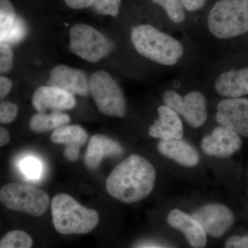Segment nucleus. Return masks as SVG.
<instances>
[{
  "mask_svg": "<svg viewBox=\"0 0 248 248\" xmlns=\"http://www.w3.org/2000/svg\"><path fill=\"white\" fill-rule=\"evenodd\" d=\"M90 91L98 110L109 117L122 118L126 113V103L120 86L109 73L95 72L89 81Z\"/></svg>",
  "mask_w": 248,
  "mask_h": 248,
  "instance_id": "nucleus-6",
  "label": "nucleus"
},
{
  "mask_svg": "<svg viewBox=\"0 0 248 248\" xmlns=\"http://www.w3.org/2000/svg\"><path fill=\"white\" fill-rule=\"evenodd\" d=\"M163 101L165 105L182 116L192 128H200L208 117L206 100L198 91H192L182 96L175 91H168L163 95Z\"/></svg>",
  "mask_w": 248,
  "mask_h": 248,
  "instance_id": "nucleus-8",
  "label": "nucleus"
},
{
  "mask_svg": "<svg viewBox=\"0 0 248 248\" xmlns=\"http://www.w3.org/2000/svg\"><path fill=\"white\" fill-rule=\"evenodd\" d=\"M27 26L24 19L17 16L14 25L1 42H5L11 46L17 45L24 40L27 37Z\"/></svg>",
  "mask_w": 248,
  "mask_h": 248,
  "instance_id": "nucleus-24",
  "label": "nucleus"
},
{
  "mask_svg": "<svg viewBox=\"0 0 248 248\" xmlns=\"http://www.w3.org/2000/svg\"><path fill=\"white\" fill-rule=\"evenodd\" d=\"M167 221L173 228L184 233L192 247L202 248L206 246V232L200 222L193 217L179 209H174L168 215Z\"/></svg>",
  "mask_w": 248,
  "mask_h": 248,
  "instance_id": "nucleus-14",
  "label": "nucleus"
},
{
  "mask_svg": "<svg viewBox=\"0 0 248 248\" xmlns=\"http://www.w3.org/2000/svg\"><path fill=\"white\" fill-rule=\"evenodd\" d=\"M32 246L30 235L22 231L10 232L0 241L1 248H30Z\"/></svg>",
  "mask_w": 248,
  "mask_h": 248,
  "instance_id": "nucleus-22",
  "label": "nucleus"
},
{
  "mask_svg": "<svg viewBox=\"0 0 248 248\" xmlns=\"http://www.w3.org/2000/svg\"><path fill=\"white\" fill-rule=\"evenodd\" d=\"M135 247L137 248H168V246H165L164 245L157 244L154 242H143L140 243L137 245Z\"/></svg>",
  "mask_w": 248,
  "mask_h": 248,
  "instance_id": "nucleus-34",
  "label": "nucleus"
},
{
  "mask_svg": "<svg viewBox=\"0 0 248 248\" xmlns=\"http://www.w3.org/2000/svg\"><path fill=\"white\" fill-rule=\"evenodd\" d=\"M161 155L174 160L184 167L197 166L200 161V155L187 141L180 140H161L157 146Z\"/></svg>",
  "mask_w": 248,
  "mask_h": 248,
  "instance_id": "nucleus-19",
  "label": "nucleus"
},
{
  "mask_svg": "<svg viewBox=\"0 0 248 248\" xmlns=\"http://www.w3.org/2000/svg\"><path fill=\"white\" fill-rule=\"evenodd\" d=\"M18 107L16 104L9 102H3L0 104V122L9 124L17 117Z\"/></svg>",
  "mask_w": 248,
  "mask_h": 248,
  "instance_id": "nucleus-28",
  "label": "nucleus"
},
{
  "mask_svg": "<svg viewBox=\"0 0 248 248\" xmlns=\"http://www.w3.org/2000/svg\"><path fill=\"white\" fill-rule=\"evenodd\" d=\"M16 16L14 6L9 0H0V40H4L14 25Z\"/></svg>",
  "mask_w": 248,
  "mask_h": 248,
  "instance_id": "nucleus-21",
  "label": "nucleus"
},
{
  "mask_svg": "<svg viewBox=\"0 0 248 248\" xmlns=\"http://www.w3.org/2000/svg\"><path fill=\"white\" fill-rule=\"evenodd\" d=\"M217 122L222 126L248 137V99L228 98L218 103Z\"/></svg>",
  "mask_w": 248,
  "mask_h": 248,
  "instance_id": "nucleus-9",
  "label": "nucleus"
},
{
  "mask_svg": "<svg viewBox=\"0 0 248 248\" xmlns=\"http://www.w3.org/2000/svg\"><path fill=\"white\" fill-rule=\"evenodd\" d=\"M50 140L54 143L64 145L65 157L76 161L79 159L80 148L87 141L88 134L79 125H65L53 130Z\"/></svg>",
  "mask_w": 248,
  "mask_h": 248,
  "instance_id": "nucleus-16",
  "label": "nucleus"
},
{
  "mask_svg": "<svg viewBox=\"0 0 248 248\" xmlns=\"http://www.w3.org/2000/svg\"><path fill=\"white\" fill-rule=\"evenodd\" d=\"M72 53L89 62H97L110 53L108 41L97 29L85 24H77L69 32Z\"/></svg>",
  "mask_w": 248,
  "mask_h": 248,
  "instance_id": "nucleus-7",
  "label": "nucleus"
},
{
  "mask_svg": "<svg viewBox=\"0 0 248 248\" xmlns=\"http://www.w3.org/2000/svg\"><path fill=\"white\" fill-rule=\"evenodd\" d=\"M21 170L28 178L38 179L42 172V165L38 159L29 156L22 160L20 164Z\"/></svg>",
  "mask_w": 248,
  "mask_h": 248,
  "instance_id": "nucleus-26",
  "label": "nucleus"
},
{
  "mask_svg": "<svg viewBox=\"0 0 248 248\" xmlns=\"http://www.w3.org/2000/svg\"><path fill=\"white\" fill-rule=\"evenodd\" d=\"M152 1L161 6L172 22L179 24L185 19V8L182 0H152Z\"/></svg>",
  "mask_w": 248,
  "mask_h": 248,
  "instance_id": "nucleus-23",
  "label": "nucleus"
},
{
  "mask_svg": "<svg viewBox=\"0 0 248 248\" xmlns=\"http://www.w3.org/2000/svg\"><path fill=\"white\" fill-rule=\"evenodd\" d=\"M14 65V52L9 44L1 42L0 45V72L1 74L11 71Z\"/></svg>",
  "mask_w": 248,
  "mask_h": 248,
  "instance_id": "nucleus-27",
  "label": "nucleus"
},
{
  "mask_svg": "<svg viewBox=\"0 0 248 248\" xmlns=\"http://www.w3.org/2000/svg\"><path fill=\"white\" fill-rule=\"evenodd\" d=\"M32 104L37 112H62L76 107V99L73 94L56 86H41L32 97Z\"/></svg>",
  "mask_w": 248,
  "mask_h": 248,
  "instance_id": "nucleus-12",
  "label": "nucleus"
},
{
  "mask_svg": "<svg viewBox=\"0 0 248 248\" xmlns=\"http://www.w3.org/2000/svg\"><path fill=\"white\" fill-rule=\"evenodd\" d=\"M157 120L150 127L149 135L152 138L161 140H180L184 135L183 124L179 115L167 106L158 108Z\"/></svg>",
  "mask_w": 248,
  "mask_h": 248,
  "instance_id": "nucleus-15",
  "label": "nucleus"
},
{
  "mask_svg": "<svg viewBox=\"0 0 248 248\" xmlns=\"http://www.w3.org/2000/svg\"><path fill=\"white\" fill-rule=\"evenodd\" d=\"M154 166L138 155H132L117 165L106 184L107 192L124 203L140 202L148 197L156 181Z\"/></svg>",
  "mask_w": 248,
  "mask_h": 248,
  "instance_id": "nucleus-1",
  "label": "nucleus"
},
{
  "mask_svg": "<svg viewBox=\"0 0 248 248\" xmlns=\"http://www.w3.org/2000/svg\"><path fill=\"white\" fill-rule=\"evenodd\" d=\"M206 1L207 0H182L184 8L190 12L202 9Z\"/></svg>",
  "mask_w": 248,
  "mask_h": 248,
  "instance_id": "nucleus-30",
  "label": "nucleus"
},
{
  "mask_svg": "<svg viewBox=\"0 0 248 248\" xmlns=\"http://www.w3.org/2000/svg\"><path fill=\"white\" fill-rule=\"evenodd\" d=\"M67 6L73 9H83L92 6L94 0H64Z\"/></svg>",
  "mask_w": 248,
  "mask_h": 248,
  "instance_id": "nucleus-31",
  "label": "nucleus"
},
{
  "mask_svg": "<svg viewBox=\"0 0 248 248\" xmlns=\"http://www.w3.org/2000/svg\"><path fill=\"white\" fill-rule=\"evenodd\" d=\"M10 141L9 133L6 128H0V146H4Z\"/></svg>",
  "mask_w": 248,
  "mask_h": 248,
  "instance_id": "nucleus-33",
  "label": "nucleus"
},
{
  "mask_svg": "<svg viewBox=\"0 0 248 248\" xmlns=\"http://www.w3.org/2000/svg\"><path fill=\"white\" fill-rule=\"evenodd\" d=\"M192 216L200 222L207 234L215 238L221 237L235 221L231 209L222 204L204 205L192 213Z\"/></svg>",
  "mask_w": 248,
  "mask_h": 248,
  "instance_id": "nucleus-10",
  "label": "nucleus"
},
{
  "mask_svg": "<svg viewBox=\"0 0 248 248\" xmlns=\"http://www.w3.org/2000/svg\"><path fill=\"white\" fill-rule=\"evenodd\" d=\"M131 42L142 56L165 66L176 64L184 54L179 40L149 24L134 27Z\"/></svg>",
  "mask_w": 248,
  "mask_h": 248,
  "instance_id": "nucleus-2",
  "label": "nucleus"
},
{
  "mask_svg": "<svg viewBox=\"0 0 248 248\" xmlns=\"http://www.w3.org/2000/svg\"><path fill=\"white\" fill-rule=\"evenodd\" d=\"M51 211L53 226L62 234H88L99 222L96 210L83 206L66 194H59L54 197Z\"/></svg>",
  "mask_w": 248,
  "mask_h": 248,
  "instance_id": "nucleus-3",
  "label": "nucleus"
},
{
  "mask_svg": "<svg viewBox=\"0 0 248 248\" xmlns=\"http://www.w3.org/2000/svg\"><path fill=\"white\" fill-rule=\"evenodd\" d=\"M123 153L124 148L118 142L104 135H93L86 149L85 165L94 170L100 166L104 158L119 156Z\"/></svg>",
  "mask_w": 248,
  "mask_h": 248,
  "instance_id": "nucleus-17",
  "label": "nucleus"
},
{
  "mask_svg": "<svg viewBox=\"0 0 248 248\" xmlns=\"http://www.w3.org/2000/svg\"><path fill=\"white\" fill-rule=\"evenodd\" d=\"M122 0H94L93 9L97 14L116 17L120 13Z\"/></svg>",
  "mask_w": 248,
  "mask_h": 248,
  "instance_id": "nucleus-25",
  "label": "nucleus"
},
{
  "mask_svg": "<svg viewBox=\"0 0 248 248\" xmlns=\"http://www.w3.org/2000/svg\"><path fill=\"white\" fill-rule=\"evenodd\" d=\"M209 31L217 38L229 39L248 32V0H220L208 17Z\"/></svg>",
  "mask_w": 248,
  "mask_h": 248,
  "instance_id": "nucleus-4",
  "label": "nucleus"
},
{
  "mask_svg": "<svg viewBox=\"0 0 248 248\" xmlns=\"http://www.w3.org/2000/svg\"><path fill=\"white\" fill-rule=\"evenodd\" d=\"M242 143L239 134L221 125L214 129L210 135L204 137L202 148L205 155L225 159L239 151Z\"/></svg>",
  "mask_w": 248,
  "mask_h": 248,
  "instance_id": "nucleus-11",
  "label": "nucleus"
},
{
  "mask_svg": "<svg viewBox=\"0 0 248 248\" xmlns=\"http://www.w3.org/2000/svg\"><path fill=\"white\" fill-rule=\"evenodd\" d=\"M215 88L218 94L227 98L248 94V67L222 73L215 81Z\"/></svg>",
  "mask_w": 248,
  "mask_h": 248,
  "instance_id": "nucleus-18",
  "label": "nucleus"
},
{
  "mask_svg": "<svg viewBox=\"0 0 248 248\" xmlns=\"http://www.w3.org/2000/svg\"><path fill=\"white\" fill-rule=\"evenodd\" d=\"M225 247L226 248H248V235L246 236H231L227 240Z\"/></svg>",
  "mask_w": 248,
  "mask_h": 248,
  "instance_id": "nucleus-29",
  "label": "nucleus"
},
{
  "mask_svg": "<svg viewBox=\"0 0 248 248\" xmlns=\"http://www.w3.org/2000/svg\"><path fill=\"white\" fill-rule=\"evenodd\" d=\"M13 83L9 78L6 77L0 78V98L4 99L9 94L10 91L12 89Z\"/></svg>",
  "mask_w": 248,
  "mask_h": 248,
  "instance_id": "nucleus-32",
  "label": "nucleus"
},
{
  "mask_svg": "<svg viewBox=\"0 0 248 248\" xmlns=\"http://www.w3.org/2000/svg\"><path fill=\"white\" fill-rule=\"evenodd\" d=\"M70 122L71 117L62 112H53L50 114L46 112H38L31 117L29 127L35 133H45L55 130V129L66 125Z\"/></svg>",
  "mask_w": 248,
  "mask_h": 248,
  "instance_id": "nucleus-20",
  "label": "nucleus"
},
{
  "mask_svg": "<svg viewBox=\"0 0 248 248\" xmlns=\"http://www.w3.org/2000/svg\"><path fill=\"white\" fill-rule=\"evenodd\" d=\"M48 85L64 90L73 95L86 97L90 91L87 78L82 71L76 68L58 65L52 69Z\"/></svg>",
  "mask_w": 248,
  "mask_h": 248,
  "instance_id": "nucleus-13",
  "label": "nucleus"
},
{
  "mask_svg": "<svg viewBox=\"0 0 248 248\" xmlns=\"http://www.w3.org/2000/svg\"><path fill=\"white\" fill-rule=\"evenodd\" d=\"M0 201L9 210L34 217L43 215L50 205V198L45 191L33 186L15 183L1 187Z\"/></svg>",
  "mask_w": 248,
  "mask_h": 248,
  "instance_id": "nucleus-5",
  "label": "nucleus"
}]
</instances>
